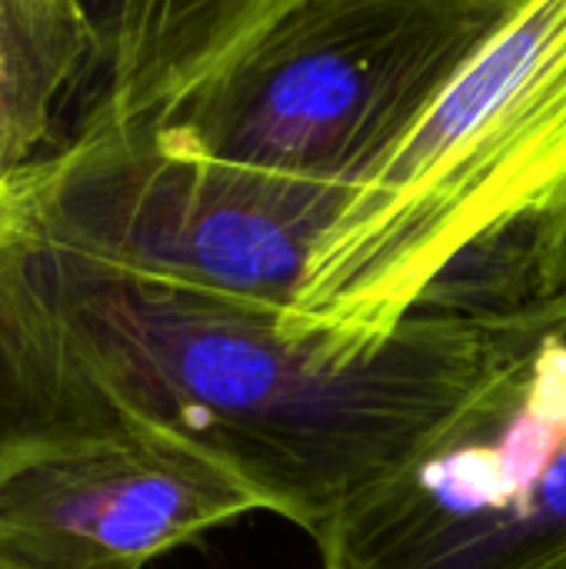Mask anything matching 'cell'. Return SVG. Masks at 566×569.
I'll return each mask as SVG.
<instances>
[{"mask_svg": "<svg viewBox=\"0 0 566 569\" xmlns=\"http://www.w3.org/2000/svg\"><path fill=\"white\" fill-rule=\"evenodd\" d=\"M0 280L117 417L234 470L264 510L324 533L477 387L494 320L407 317L344 343L287 310L13 240Z\"/></svg>", "mask_w": 566, "mask_h": 569, "instance_id": "obj_1", "label": "cell"}, {"mask_svg": "<svg viewBox=\"0 0 566 569\" xmlns=\"http://www.w3.org/2000/svg\"><path fill=\"white\" fill-rule=\"evenodd\" d=\"M564 203L566 0H530L347 200L290 320L377 343L467 253L520 237L537 260Z\"/></svg>", "mask_w": 566, "mask_h": 569, "instance_id": "obj_2", "label": "cell"}, {"mask_svg": "<svg viewBox=\"0 0 566 569\" xmlns=\"http://www.w3.org/2000/svg\"><path fill=\"white\" fill-rule=\"evenodd\" d=\"M530 0H290L147 117L267 173L360 190Z\"/></svg>", "mask_w": 566, "mask_h": 569, "instance_id": "obj_3", "label": "cell"}, {"mask_svg": "<svg viewBox=\"0 0 566 569\" xmlns=\"http://www.w3.org/2000/svg\"><path fill=\"white\" fill-rule=\"evenodd\" d=\"M314 540L320 569H566V293L494 320L477 387Z\"/></svg>", "mask_w": 566, "mask_h": 569, "instance_id": "obj_4", "label": "cell"}, {"mask_svg": "<svg viewBox=\"0 0 566 569\" xmlns=\"http://www.w3.org/2000/svg\"><path fill=\"white\" fill-rule=\"evenodd\" d=\"M357 190L210 157L157 120L83 133L17 187V237L294 313Z\"/></svg>", "mask_w": 566, "mask_h": 569, "instance_id": "obj_5", "label": "cell"}, {"mask_svg": "<svg viewBox=\"0 0 566 569\" xmlns=\"http://www.w3.org/2000/svg\"><path fill=\"white\" fill-rule=\"evenodd\" d=\"M254 510L234 470L117 413L0 460V560L17 569H143Z\"/></svg>", "mask_w": 566, "mask_h": 569, "instance_id": "obj_6", "label": "cell"}, {"mask_svg": "<svg viewBox=\"0 0 566 569\" xmlns=\"http://www.w3.org/2000/svg\"><path fill=\"white\" fill-rule=\"evenodd\" d=\"M93 47L87 110L70 140L160 113L290 0H73ZM67 140V143H70Z\"/></svg>", "mask_w": 566, "mask_h": 569, "instance_id": "obj_7", "label": "cell"}, {"mask_svg": "<svg viewBox=\"0 0 566 569\" xmlns=\"http://www.w3.org/2000/svg\"><path fill=\"white\" fill-rule=\"evenodd\" d=\"M93 83V47L73 0H0V203L77 130Z\"/></svg>", "mask_w": 566, "mask_h": 569, "instance_id": "obj_8", "label": "cell"}, {"mask_svg": "<svg viewBox=\"0 0 566 569\" xmlns=\"http://www.w3.org/2000/svg\"><path fill=\"white\" fill-rule=\"evenodd\" d=\"M110 417L0 280V460L43 433Z\"/></svg>", "mask_w": 566, "mask_h": 569, "instance_id": "obj_9", "label": "cell"}, {"mask_svg": "<svg viewBox=\"0 0 566 569\" xmlns=\"http://www.w3.org/2000/svg\"><path fill=\"white\" fill-rule=\"evenodd\" d=\"M537 267H540V290L544 300L566 293V203L544 223L537 243Z\"/></svg>", "mask_w": 566, "mask_h": 569, "instance_id": "obj_10", "label": "cell"}, {"mask_svg": "<svg viewBox=\"0 0 566 569\" xmlns=\"http://www.w3.org/2000/svg\"><path fill=\"white\" fill-rule=\"evenodd\" d=\"M17 237V207L13 203H0V253L3 247H10Z\"/></svg>", "mask_w": 566, "mask_h": 569, "instance_id": "obj_11", "label": "cell"}, {"mask_svg": "<svg viewBox=\"0 0 566 569\" xmlns=\"http://www.w3.org/2000/svg\"><path fill=\"white\" fill-rule=\"evenodd\" d=\"M0 569H17V567H10V563H3V560H0Z\"/></svg>", "mask_w": 566, "mask_h": 569, "instance_id": "obj_12", "label": "cell"}]
</instances>
